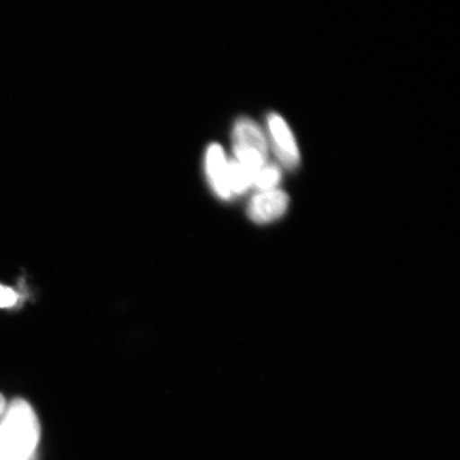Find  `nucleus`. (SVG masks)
I'll return each mask as SVG.
<instances>
[{
	"instance_id": "f257e3e1",
	"label": "nucleus",
	"mask_w": 460,
	"mask_h": 460,
	"mask_svg": "<svg viewBox=\"0 0 460 460\" xmlns=\"http://www.w3.org/2000/svg\"><path fill=\"white\" fill-rule=\"evenodd\" d=\"M39 439L36 412L26 401L14 400L0 422V460H31Z\"/></svg>"
},
{
	"instance_id": "f03ea898",
	"label": "nucleus",
	"mask_w": 460,
	"mask_h": 460,
	"mask_svg": "<svg viewBox=\"0 0 460 460\" xmlns=\"http://www.w3.org/2000/svg\"><path fill=\"white\" fill-rule=\"evenodd\" d=\"M234 160L250 172L254 180L268 160V142L254 120L240 118L233 128ZM254 182V181H252Z\"/></svg>"
},
{
	"instance_id": "7ed1b4c3",
	"label": "nucleus",
	"mask_w": 460,
	"mask_h": 460,
	"mask_svg": "<svg viewBox=\"0 0 460 460\" xmlns=\"http://www.w3.org/2000/svg\"><path fill=\"white\" fill-rule=\"evenodd\" d=\"M268 129L279 163L287 169H296L300 164V149L289 125L279 114L271 113L268 117Z\"/></svg>"
},
{
	"instance_id": "20e7f679",
	"label": "nucleus",
	"mask_w": 460,
	"mask_h": 460,
	"mask_svg": "<svg viewBox=\"0 0 460 460\" xmlns=\"http://www.w3.org/2000/svg\"><path fill=\"white\" fill-rule=\"evenodd\" d=\"M289 206V197L280 190L259 191L250 201L247 214L252 222L267 224L285 215Z\"/></svg>"
},
{
	"instance_id": "39448f33",
	"label": "nucleus",
	"mask_w": 460,
	"mask_h": 460,
	"mask_svg": "<svg viewBox=\"0 0 460 460\" xmlns=\"http://www.w3.org/2000/svg\"><path fill=\"white\" fill-rule=\"evenodd\" d=\"M205 165L207 177L217 197L223 199L232 198L228 181L229 161L222 146L214 143L207 148Z\"/></svg>"
},
{
	"instance_id": "423d86ee",
	"label": "nucleus",
	"mask_w": 460,
	"mask_h": 460,
	"mask_svg": "<svg viewBox=\"0 0 460 460\" xmlns=\"http://www.w3.org/2000/svg\"><path fill=\"white\" fill-rule=\"evenodd\" d=\"M229 188L232 194H243L252 186V176L234 159L229 161Z\"/></svg>"
},
{
	"instance_id": "0eeeda50",
	"label": "nucleus",
	"mask_w": 460,
	"mask_h": 460,
	"mask_svg": "<svg viewBox=\"0 0 460 460\" xmlns=\"http://www.w3.org/2000/svg\"><path fill=\"white\" fill-rule=\"evenodd\" d=\"M280 170L276 165H264L259 171L254 178L252 186H255L259 191H270L276 189L280 181Z\"/></svg>"
},
{
	"instance_id": "6e6552de",
	"label": "nucleus",
	"mask_w": 460,
	"mask_h": 460,
	"mask_svg": "<svg viewBox=\"0 0 460 460\" xmlns=\"http://www.w3.org/2000/svg\"><path fill=\"white\" fill-rule=\"evenodd\" d=\"M19 302V295L9 287L0 285V308L15 306Z\"/></svg>"
},
{
	"instance_id": "1a4fd4ad",
	"label": "nucleus",
	"mask_w": 460,
	"mask_h": 460,
	"mask_svg": "<svg viewBox=\"0 0 460 460\" xmlns=\"http://www.w3.org/2000/svg\"><path fill=\"white\" fill-rule=\"evenodd\" d=\"M5 411V400L2 394H0V416L4 415Z\"/></svg>"
}]
</instances>
